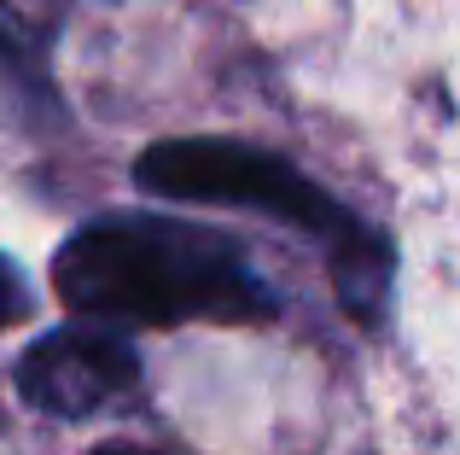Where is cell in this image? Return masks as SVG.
<instances>
[{
	"mask_svg": "<svg viewBox=\"0 0 460 455\" xmlns=\"http://www.w3.org/2000/svg\"><path fill=\"white\" fill-rule=\"evenodd\" d=\"M30 309H35V292H30V281L18 274V263L0 251V333L6 327H18V321H30Z\"/></svg>",
	"mask_w": 460,
	"mask_h": 455,
	"instance_id": "8992f818",
	"label": "cell"
},
{
	"mask_svg": "<svg viewBox=\"0 0 460 455\" xmlns=\"http://www.w3.org/2000/svg\"><path fill=\"white\" fill-rule=\"evenodd\" d=\"M93 455H152V450H140V444H100Z\"/></svg>",
	"mask_w": 460,
	"mask_h": 455,
	"instance_id": "52a82bcc",
	"label": "cell"
},
{
	"mask_svg": "<svg viewBox=\"0 0 460 455\" xmlns=\"http://www.w3.org/2000/svg\"><path fill=\"white\" fill-rule=\"evenodd\" d=\"M0 94H12L18 105H53V88H47V65L30 47V35L12 23V12L0 6Z\"/></svg>",
	"mask_w": 460,
	"mask_h": 455,
	"instance_id": "5b68a950",
	"label": "cell"
},
{
	"mask_svg": "<svg viewBox=\"0 0 460 455\" xmlns=\"http://www.w3.org/2000/svg\"><path fill=\"white\" fill-rule=\"evenodd\" d=\"M135 182L152 199H187V205H239L262 217L321 234L326 245L356 228L344 205L309 182L292 158L262 152L251 140H222V135H181V140H152L135 158Z\"/></svg>",
	"mask_w": 460,
	"mask_h": 455,
	"instance_id": "7a4b0ae2",
	"label": "cell"
},
{
	"mask_svg": "<svg viewBox=\"0 0 460 455\" xmlns=\"http://www.w3.org/2000/svg\"><path fill=\"white\" fill-rule=\"evenodd\" d=\"M18 397L53 421H88L105 403L128 397L140 379V356L123 333L105 327H53L12 368Z\"/></svg>",
	"mask_w": 460,
	"mask_h": 455,
	"instance_id": "3957f363",
	"label": "cell"
},
{
	"mask_svg": "<svg viewBox=\"0 0 460 455\" xmlns=\"http://www.w3.org/2000/svg\"><path fill=\"white\" fill-rule=\"evenodd\" d=\"M391 274L396 257L373 228H349L344 239L332 245V286H338V304H344L349 321H379L385 316V298H391Z\"/></svg>",
	"mask_w": 460,
	"mask_h": 455,
	"instance_id": "277c9868",
	"label": "cell"
},
{
	"mask_svg": "<svg viewBox=\"0 0 460 455\" xmlns=\"http://www.w3.org/2000/svg\"><path fill=\"white\" fill-rule=\"evenodd\" d=\"M53 292L70 316L175 327V321H269L274 292L239 239L175 217H93L58 245Z\"/></svg>",
	"mask_w": 460,
	"mask_h": 455,
	"instance_id": "6da1fadb",
	"label": "cell"
}]
</instances>
